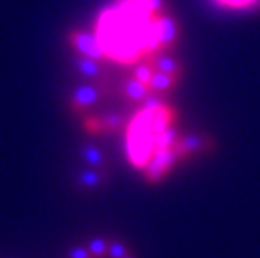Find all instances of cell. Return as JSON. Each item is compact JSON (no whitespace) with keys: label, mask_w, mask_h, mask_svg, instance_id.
<instances>
[{"label":"cell","mask_w":260,"mask_h":258,"mask_svg":"<svg viewBox=\"0 0 260 258\" xmlns=\"http://www.w3.org/2000/svg\"><path fill=\"white\" fill-rule=\"evenodd\" d=\"M108 243L106 238H92L87 243V250L92 258H106L108 256Z\"/></svg>","instance_id":"cell-7"},{"label":"cell","mask_w":260,"mask_h":258,"mask_svg":"<svg viewBox=\"0 0 260 258\" xmlns=\"http://www.w3.org/2000/svg\"><path fill=\"white\" fill-rule=\"evenodd\" d=\"M99 97V92L94 89L92 86H84V87H79L74 94H73V107L77 109V111H81V109H87L91 107L94 102L98 101Z\"/></svg>","instance_id":"cell-4"},{"label":"cell","mask_w":260,"mask_h":258,"mask_svg":"<svg viewBox=\"0 0 260 258\" xmlns=\"http://www.w3.org/2000/svg\"><path fill=\"white\" fill-rule=\"evenodd\" d=\"M69 258H92L89 250H87V246L84 248V246H76V248H73L69 251Z\"/></svg>","instance_id":"cell-12"},{"label":"cell","mask_w":260,"mask_h":258,"mask_svg":"<svg viewBox=\"0 0 260 258\" xmlns=\"http://www.w3.org/2000/svg\"><path fill=\"white\" fill-rule=\"evenodd\" d=\"M123 94L126 97H129L131 101H143L145 97H148L149 94V91H148V87L145 84H141L140 81H136L135 78H131L129 79H126L124 82V86H123Z\"/></svg>","instance_id":"cell-5"},{"label":"cell","mask_w":260,"mask_h":258,"mask_svg":"<svg viewBox=\"0 0 260 258\" xmlns=\"http://www.w3.org/2000/svg\"><path fill=\"white\" fill-rule=\"evenodd\" d=\"M69 42H71V46L74 47V51L79 52L82 57H87V59H92V60L104 59L96 35H89V34H86V32L76 30L71 34Z\"/></svg>","instance_id":"cell-2"},{"label":"cell","mask_w":260,"mask_h":258,"mask_svg":"<svg viewBox=\"0 0 260 258\" xmlns=\"http://www.w3.org/2000/svg\"><path fill=\"white\" fill-rule=\"evenodd\" d=\"M106 171H86V173H82L81 174V178H79V183L82 188H99L103 183H104V178H106Z\"/></svg>","instance_id":"cell-6"},{"label":"cell","mask_w":260,"mask_h":258,"mask_svg":"<svg viewBox=\"0 0 260 258\" xmlns=\"http://www.w3.org/2000/svg\"><path fill=\"white\" fill-rule=\"evenodd\" d=\"M218 5H222L225 9H232V10H248L253 9L260 0H215Z\"/></svg>","instance_id":"cell-9"},{"label":"cell","mask_w":260,"mask_h":258,"mask_svg":"<svg viewBox=\"0 0 260 258\" xmlns=\"http://www.w3.org/2000/svg\"><path fill=\"white\" fill-rule=\"evenodd\" d=\"M108 256L109 258H126V256H129V250L123 241L113 240L108 243Z\"/></svg>","instance_id":"cell-10"},{"label":"cell","mask_w":260,"mask_h":258,"mask_svg":"<svg viewBox=\"0 0 260 258\" xmlns=\"http://www.w3.org/2000/svg\"><path fill=\"white\" fill-rule=\"evenodd\" d=\"M126 258H133V256H131V255H129V256H126Z\"/></svg>","instance_id":"cell-13"},{"label":"cell","mask_w":260,"mask_h":258,"mask_svg":"<svg viewBox=\"0 0 260 258\" xmlns=\"http://www.w3.org/2000/svg\"><path fill=\"white\" fill-rule=\"evenodd\" d=\"M178 81H180L178 76L154 70L153 78L148 84V91H149V94H158V96L159 94H168V92L173 91V87L176 86V82Z\"/></svg>","instance_id":"cell-3"},{"label":"cell","mask_w":260,"mask_h":258,"mask_svg":"<svg viewBox=\"0 0 260 258\" xmlns=\"http://www.w3.org/2000/svg\"><path fill=\"white\" fill-rule=\"evenodd\" d=\"M82 156H84V159L91 166H96V168H103L104 163H106L104 161V155L94 146H86L84 150H82Z\"/></svg>","instance_id":"cell-8"},{"label":"cell","mask_w":260,"mask_h":258,"mask_svg":"<svg viewBox=\"0 0 260 258\" xmlns=\"http://www.w3.org/2000/svg\"><path fill=\"white\" fill-rule=\"evenodd\" d=\"M94 35L104 59L131 65L165 54L178 25L163 14L161 0H116L99 15Z\"/></svg>","instance_id":"cell-1"},{"label":"cell","mask_w":260,"mask_h":258,"mask_svg":"<svg viewBox=\"0 0 260 258\" xmlns=\"http://www.w3.org/2000/svg\"><path fill=\"white\" fill-rule=\"evenodd\" d=\"M79 70L81 72H84L86 76H89V78H98L99 72H101V69L98 67L96 60L87 59V57L79 60Z\"/></svg>","instance_id":"cell-11"}]
</instances>
